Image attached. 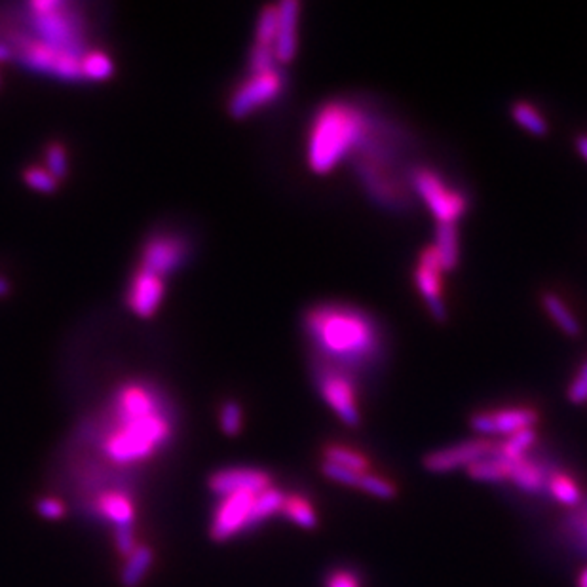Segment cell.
Returning a JSON list of instances; mask_svg holds the SVG:
<instances>
[{
	"instance_id": "26",
	"label": "cell",
	"mask_w": 587,
	"mask_h": 587,
	"mask_svg": "<svg viewBox=\"0 0 587 587\" xmlns=\"http://www.w3.org/2000/svg\"><path fill=\"white\" fill-rule=\"evenodd\" d=\"M534 441H536L534 430H525V431L513 433V435H510L506 441H502L500 445H496V457L506 458V460L523 458L529 452V449L534 445Z\"/></svg>"
},
{
	"instance_id": "30",
	"label": "cell",
	"mask_w": 587,
	"mask_h": 587,
	"mask_svg": "<svg viewBox=\"0 0 587 587\" xmlns=\"http://www.w3.org/2000/svg\"><path fill=\"white\" fill-rule=\"evenodd\" d=\"M219 426L230 438L238 435L244 426L242 405L236 404V401H225L219 411Z\"/></svg>"
},
{
	"instance_id": "21",
	"label": "cell",
	"mask_w": 587,
	"mask_h": 587,
	"mask_svg": "<svg viewBox=\"0 0 587 587\" xmlns=\"http://www.w3.org/2000/svg\"><path fill=\"white\" fill-rule=\"evenodd\" d=\"M510 469H511V460L496 457V450H494L493 457H486L472 464L467 467V472L477 481L500 483V481H510Z\"/></svg>"
},
{
	"instance_id": "22",
	"label": "cell",
	"mask_w": 587,
	"mask_h": 587,
	"mask_svg": "<svg viewBox=\"0 0 587 587\" xmlns=\"http://www.w3.org/2000/svg\"><path fill=\"white\" fill-rule=\"evenodd\" d=\"M542 303H544V308L549 314L551 320L559 325V329L563 333H566L568 337H578L582 331L580 322L576 320V316L568 310V307L565 305V300L561 297L547 293V295H544Z\"/></svg>"
},
{
	"instance_id": "27",
	"label": "cell",
	"mask_w": 587,
	"mask_h": 587,
	"mask_svg": "<svg viewBox=\"0 0 587 587\" xmlns=\"http://www.w3.org/2000/svg\"><path fill=\"white\" fill-rule=\"evenodd\" d=\"M547 491L553 494V498L565 506L580 504V498H582L580 486L573 477H568L565 474L551 476L547 481Z\"/></svg>"
},
{
	"instance_id": "14",
	"label": "cell",
	"mask_w": 587,
	"mask_h": 587,
	"mask_svg": "<svg viewBox=\"0 0 587 587\" xmlns=\"http://www.w3.org/2000/svg\"><path fill=\"white\" fill-rule=\"evenodd\" d=\"M209 491L215 496H227L238 491H266L272 486L271 474H266L264 469L259 467H247V466H236V467H225L209 476Z\"/></svg>"
},
{
	"instance_id": "5",
	"label": "cell",
	"mask_w": 587,
	"mask_h": 587,
	"mask_svg": "<svg viewBox=\"0 0 587 587\" xmlns=\"http://www.w3.org/2000/svg\"><path fill=\"white\" fill-rule=\"evenodd\" d=\"M413 189L424 200L438 225H457L467 209V198L455 189H449L441 175L426 167L413 172Z\"/></svg>"
},
{
	"instance_id": "33",
	"label": "cell",
	"mask_w": 587,
	"mask_h": 587,
	"mask_svg": "<svg viewBox=\"0 0 587 587\" xmlns=\"http://www.w3.org/2000/svg\"><path fill=\"white\" fill-rule=\"evenodd\" d=\"M360 489L369 493V494H373V496L386 498V500L396 496V486L390 481H386L384 477H380V476L363 474L361 483H360Z\"/></svg>"
},
{
	"instance_id": "13",
	"label": "cell",
	"mask_w": 587,
	"mask_h": 587,
	"mask_svg": "<svg viewBox=\"0 0 587 587\" xmlns=\"http://www.w3.org/2000/svg\"><path fill=\"white\" fill-rule=\"evenodd\" d=\"M441 272L443 268L433 245L426 247L421 253V261H418L414 281L418 291H421L422 298L426 300L428 310L438 322H443L447 317V308L441 293Z\"/></svg>"
},
{
	"instance_id": "15",
	"label": "cell",
	"mask_w": 587,
	"mask_h": 587,
	"mask_svg": "<svg viewBox=\"0 0 587 587\" xmlns=\"http://www.w3.org/2000/svg\"><path fill=\"white\" fill-rule=\"evenodd\" d=\"M165 295V281L162 276H156L143 268H138V272L133 274L129 288L126 293V303L129 310L139 317H153Z\"/></svg>"
},
{
	"instance_id": "3",
	"label": "cell",
	"mask_w": 587,
	"mask_h": 587,
	"mask_svg": "<svg viewBox=\"0 0 587 587\" xmlns=\"http://www.w3.org/2000/svg\"><path fill=\"white\" fill-rule=\"evenodd\" d=\"M367 116L348 103L333 102L317 111L308 136V165L317 175L331 173L371 136Z\"/></svg>"
},
{
	"instance_id": "1",
	"label": "cell",
	"mask_w": 587,
	"mask_h": 587,
	"mask_svg": "<svg viewBox=\"0 0 587 587\" xmlns=\"http://www.w3.org/2000/svg\"><path fill=\"white\" fill-rule=\"evenodd\" d=\"M177 413L153 382L131 380L116 388L102 416L88 426V438L112 467H138L172 445Z\"/></svg>"
},
{
	"instance_id": "17",
	"label": "cell",
	"mask_w": 587,
	"mask_h": 587,
	"mask_svg": "<svg viewBox=\"0 0 587 587\" xmlns=\"http://www.w3.org/2000/svg\"><path fill=\"white\" fill-rule=\"evenodd\" d=\"M433 249L440 257L443 272L455 271L460 259V240L457 225H438Z\"/></svg>"
},
{
	"instance_id": "9",
	"label": "cell",
	"mask_w": 587,
	"mask_h": 587,
	"mask_svg": "<svg viewBox=\"0 0 587 587\" xmlns=\"http://www.w3.org/2000/svg\"><path fill=\"white\" fill-rule=\"evenodd\" d=\"M191 255L189 240L177 232H156L150 236L141 249L143 271L156 276H170L177 272Z\"/></svg>"
},
{
	"instance_id": "2",
	"label": "cell",
	"mask_w": 587,
	"mask_h": 587,
	"mask_svg": "<svg viewBox=\"0 0 587 587\" xmlns=\"http://www.w3.org/2000/svg\"><path fill=\"white\" fill-rule=\"evenodd\" d=\"M305 329L314 348L339 369L371 363L380 350L377 324L365 312L351 307H317L305 317Z\"/></svg>"
},
{
	"instance_id": "24",
	"label": "cell",
	"mask_w": 587,
	"mask_h": 587,
	"mask_svg": "<svg viewBox=\"0 0 587 587\" xmlns=\"http://www.w3.org/2000/svg\"><path fill=\"white\" fill-rule=\"evenodd\" d=\"M325 462L351 469V472L356 474H367L369 469V460L361 455V452L342 445H329L325 449Z\"/></svg>"
},
{
	"instance_id": "36",
	"label": "cell",
	"mask_w": 587,
	"mask_h": 587,
	"mask_svg": "<svg viewBox=\"0 0 587 587\" xmlns=\"http://www.w3.org/2000/svg\"><path fill=\"white\" fill-rule=\"evenodd\" d=\"M568 399L573 404H585L587 401V363L582 365L578 375L568 386Z\"/></svg>"
},
{
	"instance_id": "29",
	"label": "cell",
	"mask_w": 587,
	"mask_h": 587,
	"mask_svg": "<svg viewBox=\"0 0 587 587\" xmlns=\"http://www.w3.org/2000/svg\"><path fill=\"white\" fill-rule=\"evenodd\" d=\"M44 162L48 173L58 181L65 179L67 173H69V156H67V148L61 143H49L46 147Z\"/></svg>"
},
{
	"instance_id": "12",
	"label": "cell",
	"mask_w": 587,
	"mask_h": 587,
	"mask_svg": "<svg viewBox=\"0 0 587 587\" xmlns=\"http://www.w3.org/2000/svg\"><path fill=\"white\" fill-rule=\"evenodd\" d=\"M540 416L529 407H510L493 413H477L472 416V426L483 435H510L532 430L538 424Z\"/></svg>"
},
{
	"instance_id": "6",
	"label": "cell",
	"mask_w": 587,
	"mask_h": 587,
	"mask_svg": "<svg viewBox=\"0 0 587 587\" xmlns=\"http://www.w3.org/2000/svg\"><path fill=\"white\" fill-rule=\"evenodd\" d=\"M261 493L238 491L221 496L211 517V538L215 542H227L234 536L255 529V502Z\"/></svg>"
},
{
	"instance_id": "8",
	"label": "cell",
	"mask_w": 587,
	"mask_h": 587,
	"mask_svg": "<svg viewBox=\"0 0 587 587\" xmlns=\"http://www.w3.org/2000/svg\"><path fill=\"white\" fill-rule=\"evenodd\" d=\"M283 86H285V76L278 67L268 73L251 75L244 84H240V88L230 95L228 99L230 116L236 120L247 119L249 114H253L264 105L272 103L281 93Z\"/></svg>"
},
{
	"instance_id": "25",
	"label": "cell",
	"mask_w": 587,
	"mask_h": 587,
	"mask_svg": "<svg viewBox=\"0 0 587 587\" xmlns=\"http://www.w3.org/2000/svg\"><path fill=\"white\" fill-rule=\"evenodd\" d=\"M80 69H82V78L107 80L114 73V63L107 54L99 52V49H92V52H86V56L82 58Z\"/></svg>"
},
{
	"instance_id": "41",
	"label": "cell",
	"mask_w": 587,
	"mask_h": 587,
	"mask_svg": "<svg viewBox=\"0 0 587 587\" xmlns=\"http://www.w3.org/2000/svg\"><path fill=\"white\" fill-rule=\"evenodd\" d=\"M578 587H587V568L580 574L578 578Z\"/></svg>"
},
{
	"instance_id": "42",
	"label": "cell",
	"mask_w": 587,
	"mask_h": 587,
	"mask_svg": "<svg viewBox=\"0 0 587 587\" xmlns=\"http://www.w3.org/2000/svg\"><path fill=\"white\" fill-rule=\"evenodd\" d=\"M585 530H587V519H585Z\"/></svg>"
},
{
	"instance_id": "4",
	"label": "cell",
	"mask_w": 587,
	"mask_h": 587,
	"mask_svg": "<svg viewBox=\"0 0 587 587\" xmlns=\"http://www.w3.org/2000/svg\"><path fill=\"white\" fill-rule=\"evenodd\" d=\"M31 39L61 54L84 58L86 20L78 8L65 0H32L27 6Z\"/></svg>"
},
{
	"instance_id": "19",
	"label": "cell",
	"mask_w": 587,
	"mask_h": 587,
	"mask_svg": "<svg viewBox=\"0 0 587 587\" xmlns=\"http://www.w3.org/2000/svg\"><path fill=\"white\" fill-rule=\"evenodd\" d=\"M280 513L300 529L312 530L317 527V513L312 502L303 494H285Z\"/></svg>"
},
{
	"instance_id": "34",
	"label": "cell",
	"mask_w": 587,
	"mask_h": 587,
	"mask_svg": "<svg viewBox=\"0 0 587 587\" xmlns=\"http://www.w3.org/2000/svg\"><path fill=\"white\" fill-rule=\"evenodd\" d=\"M322 469H324V474L329 479L337 481L341 485H346V486H358V489H360V483H361L363 474H356V472H351V469L341 467V466L331 464V462H324Z\"/></svg>"
},
{
	"instance_id": "7",
	"label": "cell",
	"mask_w": 587,
	"mask_h": 587,
	"mask_svg": "<svg viewBox=\"0 0 587 587\" xmlns=\"http://www.w3.org/2000/svg\"><path fill=\"white\" fill-rule=\"evenodd\" d=\"M316 382L325 404L348 426H358L361 416L356 399V386L348 371L329 363L317 365Z\"/></svg>"
},
{
	"instance_id": "18",
	"label": "cell",
	"mask_w": 587,
	"mask_h": 587,
	"mask_svg": "<svg viewBox=\"0 0 587 587\" xmlns=\"http://www.w3.org/2000/svg\"><path fill=\"white\" fill-rule=\"evenodd\" d=\"M510 481H513L521 491H527L532 494H538L544 489H547L544 469L540 466H536L534 462H530L527 457L511 460Z\"/></svg>"
},
{
	"instance_id": "16",
	"label": "cell",
	"mask_w": 587,
	"mask_h": 587,
	"mask_svg": "<svg viewBox=\"0 0 587 587\" xmlns=\"http://www.w3.org/2000/svg\"><path fill=\"white\" fill-rule=\"evenodd\" d=\"M278 29L274 39V54L278 63H291L298 49V18L300 4L297 0H283L278 6Z\"/></svg>"
},
{
	"instance_id": "39",
	"label": "cell",
	"mask_w": 587,
	"mask_h": 587,
	"mask_svg": "<svg viewBox=\"0 0 587 587\" xmlns=\"http://www.w3.org/2000/svg\"><path fill=\"white\" fill-rule=\"evenodd\" d=\"M576 148H578L580 156L587 162V136H580V138L576 139Z\"/></svg>"
},
{
	"instance_id": "28",
	"label": "cell",
	"mask_w": 587,
	"mask_h": 587,
	"mask_svg": "<svg viewBox=\"0 0 587 587\" xmlns=\"http://www.w3.org/2000/svg\"><path fill=\"white\" fill-rule=\"evenodd\" d=\"M276 29H278V8L276 6H264L257 18L255 27V44L274 48L276 39Z\"/></svg>"
},
{
	"instance_id": "11",
	"label": "cell",
	"mask_w": 587,
	"mask_h": 587,
	"mask_svg": "<svg viewBox=\"0 0 587 587\" xmlns=\"http://www.w3.org/2000/svg\"><path fill=\"white\" fill-rule=\"evenodd\" d=\"M496 450V443L491 440H474L452 445L441 450H435L426 457L424 466L433 474H447L458 467H469L472 464L493 457Z\"/></svg>"
},
{
	"instance_id": "37",
	"label": "cell",
	"mask_w": 587,
	"mask_h": 587,
	"mask_svg": "<svg viewBox=\"0 0 587 587\" xmlns=\"http://www.w3.org/2000/svg\"><path fill=\"white\" fill-rule=\"evenodd\" d=\"M325 587H361L360 578L351 573V570L341 568V570H333L329 574Z\"/></svg>"
},
{
	"instance_id": "10",
	"label": "cell",
	"mask_w": 587,
	"mask_h": 587,
	"mask_svg": "<svg viewBox=\"0 0 587 587\" xmlns=\"http://www.w3.org/2000/svg\"><path fill=\"white\" fill-rule=\"evenodd\" d=\"M90 513L99 517L114 530L136 529L138 506L133 496L119 486H103L90 496Z\"/></svg>"
},
{
	"instance_id": "38",
	"label": "cell",
	"mask_w": 587,
	"mask_h": 587,
	"mask_svg": "<svg viewBox=\"0 0 587 587\" xmlns=\"http://www.w3.org/2000/svg\"><path fill=\"white\" fill-rule=\"evenodd\" d=\"M12 58H13L12 48H10L6 42L0 40V63H3V61H10Z\"/></svg>"
},
{
	"instance_id": "31",
	"label": "cell",
	"mask_w": 587,
	"mask_h": 587,
	"mask_svg": "<svg viewBox=\"0 0 587 587\" xmlns=\"http://www.w3.org/2000/svg\"><path fill=\"white\" fill-rule=\"evenodd\" d=\"M23 181L29 184L32 191H39V192H44V194L54 192L59 187V181L49 175L46 167H40V165L27 167V170L23 172Z\"/></svg>"
},
{
	"instance_id": "40",
	"label": "cell",
	"mask_w": 587,
	"mask_h": 587,
	"mask_svg": "<svg viewBox=\"0 0 587 587\" xmlns=\"http://www.w3.org/2000/svg\"><path fill=\"white\" fill-rule=\"evenodd\" d=\"M10 291V283L6 278L0 276V297H4Z\"/></svg>"
},
{
	"instance_id": "23",
	"label": "cell",
	"mask_w": 587,
	"mask_h": 587,
	"mask_svg": "<svg viewBox=\"0 0 587 587\" xmlns=\"http://www.w3.org/2000/svg\"><path fill=\"white\" fill-rule=\"evenodd\" d=\"M511 119L519 128L532 133L536 138H544L547 133V120L532 103L519 102L511 107Z\"/></svg>"
},
{
	"instance_id": "32",
	"label": "cell",
	"mask_w": 587,
	"mask_h": 587,
	"mask_svg": "<svg viewBox=\"0 0 587 587\" xmlns=\"http://www.w3.org/2000/svg\"><path fill=\"white\" fill-rule=\"evenodd\" d=\"M276 65H278V61H276L274 48L255 44L253 49H251V56H249V73L251 75L268 73V71L276 69Z\"/></svg>"
},
{
	"instance_id": "35",
	"label": "cell",
	"mask_w": 587,
	"mask_h": 587,
	"mask_svg": "<svg viewBox=\"0 0 587 587\" xmlns=\"http://www.w3.org/2000/svg\"><path fill=\"white\" fill-rule=\"evenodd\" d=\"M37 508L39 513L44 519H52V521H58V519H63L67 513V508L63 504V500L56 498V496H44L37 502Z\"/></svg>"
},
{
	"instance_id": "20",
	"label": "cell",
	"mask_w": 587,
	"mask_h": 587,
	"mask_svg": "<svg viewBox=\"0 0 587 587\" xmlns=\"http://www.w3.org/2000/svg\"><path fill=\"white\" fill-rule=\"evenodd\" d=\"M153 563H155L153 549H150V546L147 544H139L126 559V565L122 568L124 587H138L147 578Z\"/></svg>"
}]
</instances>
